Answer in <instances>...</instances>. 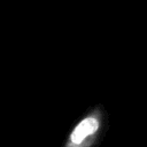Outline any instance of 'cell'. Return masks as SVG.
Segmentation results:
<instances>
[{
    "label": "cell",
    "mask_w": 147,
    "mask_h": 147,
    "mask_svg": "<svg viewBox=\"0 0 147 147\" xmlns=\"http://www.w3.org/2000/svg\"><path fill=\"white\" fill-rule=\"evenodd\" d=\"M108 115L102 105L88 109L69 132L62 147H94L107 131Z\"/></svg>",
    "instance_id": "6da1fadb"
}]
</instances>
